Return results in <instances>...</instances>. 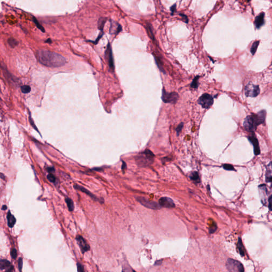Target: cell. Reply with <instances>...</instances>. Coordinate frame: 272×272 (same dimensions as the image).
Segmentation results:
<instances>
[{
  "mask_svg": "<svg viewBox=\"0 0 272 272\" xmlns=\"http://www.w3.org/2000/svg\"><path fill=\"white\" fill-rule=\"evenodd\" d=\"M37 57L41 64L48 67H60L67 62L66 58L61 54L46 50L37 51Z\"/></svg>",
  "mask_w": 272,
  "mask_h": 272,
  "instance_id": "6da1fadb",
  "label": "cell"
},
{
  "mask_svg": "<svg viewBox=\"0 0 272 272\" xmlns=\"http://www.w3.org/2000/svg\"><path fill=\"white\" fill-rule=\"evenodd\" d=\"M266 115L265 110H262L257 114L252 113L245 118L243 122V126L245 130L254 133L259 124L264 123Z\"/></svg>",
  "mask_w": 272,
  "mask_h": 272,
  "instance_id": "7a4b0ae2",
  "label": "cell"
},
{
  "mask_svg": "<svg viewBox=\"0 0 272 272\" xmlns=\"http://www.w3.org/2000/svg\"><path fill=\"white\" fill-rule=\"evenodd\" d=\"M155 155L151 151L146 149L136 157V163L141 167H145L153 163Z\"/></svg>",
  "mask_w": 272,
  "mask_h": 272,
  "instance_id": "3957f363",
  "label": "cell"
},
{
  "mask_svg": "<svg viewBox=\"0 0 272 272\" xmlns=\"http://www.w3.org/2000/svg\"><path fill=\"white\" fill-rule=\"evenodd\" d=\"M226 266L230 272H243L245 271L243 266L240 262L229 258L226 262Z\"/></svg>",
  "mask_w": 272,
  "mask_h": 272,
  "instance_id": "277c9868",
  "label": "cell"
},
{
  "mask_svg": "<svg viewBox=\"0 0 272 272\" xmlns=\"http://www.w3.org/2000/svg\"><path fill=\"white\" fill-rule=\"evenodd\" d=\"M179 98V95L177 92H168L163 89L162 99L165 103L175 104Z\"/></svg>",
  "mask_w": 272,
  "mask_h": 272,
  "instance_id": "5b68a950",
  "label": "cell"
},
{
  "mask_svg": "<svg viewBox=\"0 0 272 272\" xmlns=\"http://www.w3.org/2000/svg\"><path fill=\"white\" fill-rule=\"evenodd\" d=\"M245 95L247 97H257L260 93V89L258 85H254L252 83H249L245 86Z\"/></svg>",
  "mask_w": 272,
  "mask_h": 272,
  "instance_id": "8992f818",
  "label": "cell"
},
{
  "mask_svg": "<svg viewBox=\"0 0 272 272\" xmlns=\"http://www.w3.org/2000/svg\"><path fill=\"white\" fill-rule=\"evenodd\" d=\"M198 102L204 109H209L214 103L213 98L208 94H204L199 97Z\"/></svg>",
  "mask_w": 272,
  "mask_h": 272,
  "instance_id": "52a82bcc",
  "label": "cell"
},
{
  "mask_svg": "<svg viewBox=\"0 0 272 272\" xmlns=\"http://www.w3.org/2000/svg\"><path fill=\"white\" fill-rule=\"evenodd\" d=\"M137 200L143 206L147 207L149 209H160L161 207L159 204L153 201L149 200L148 199L144 197H139L137 198Z\"/></svg>",
  "mask_w": 272,
  "mask_h": 272,
  "instance_id": "ba28073f",
  "label": "cell"
},
{
  "mask_svg": "<svg viewBox=\"0 0 272 272\" xmlns=\"http://www.w3.org/2000/svg\"><path fill=\"white\" fill-rule=\"evenodd\" d=\"M159 205L162 207L168 208H172L175 207V204L173 202L172 199L168 197H162L159 200Z\"/></svg>",
  "mask_w": 272,
  "mask_h": 272,
  "instance_id": "9c48e42d",
  "label": "cell"
},
{
  "mask_svg": "<svg viewBox=\"0 0 272 272\" xmlns=\"http://www.w3.org/2000/svg\"><path fill=\"white\" fill-rule=\"evenodd\" d=\"M259 190L260 191V198H261L262 202L263 205H266V204H267L266 199L267 198L268 199H269L270 196H271V195H270V196L268 197V189H267V188L266 185H260V186H259Z\"/></svg>",
  "mask_w": 272,
  "mask_h": 272,
  "instance_id": "30bf717a",
  "label": "cell"
},
{
  "mask_svg": "<svg viewBox=\"0 0 272 272\" xmlns=\"http://www.w3.org/2000/svg\"><path fill=\"white\" fill-rule=\"evenodd\" d=\"M248 139L250 143L253 144L255 155H258L259 154H260V150L259 143L257 139L256 138L254 133H252V135L251 136L248 137Z\"/></svg>",
  "mask_w": 272,
  "mask_h": 272,
  "instance_id": "8fae6325",
  "label": "cell"
},
{
  "mask_svg": "<svg viewBox=\"0 0 272 272\" xmlns=\"http://www.w3.org/2000/svg\"><path fill=\"white\" fill-rule=\"evenodd\" d=\"M76 240L78 242V245L80 247V249L84 254L90 249V247L87 243L85 239L81 236H78L76 238Z\"/></svg>",
  "mask_w": 272,
  "mask_h": 272,
  "instance_id": "7c38bea8",
  "label": "cell"
},
{
  "mask_svg": "<svg viewBox=\"0 0 272 272\" xmlns=\"http://www.w3.org/2000/svg\"><path fill=\"white\" fill-rule=\"evenodd\" d=\"M106 55L108 59V62L109 64V68L112 70L114 69V61L113 58V54H112V49L111 47V45L109 43L107 45V49L106 51Z\"/></svg>",
  "mask_w": 272,
  "mask_h": 272,
  "instance_id": "4fadbf2b",
  "label": "cell"
},
{
  "mask_svg": "<svg viewBox=\"0 0 272 272\" xmlns=\"http://www.w3.org/2000/svg\"><path fill=\"white\" fill-rule=\"evenodd\" d=\"M264 17H265L264 12H261L259 15L256 17L254 24H255V27L257 29H259L260 27L262 26L265 24Z\"/></svg>",
  "mask_w": 272,
  "mask_h": 272,
  "instance_id": "5bb4252c",
  "label": "cell"
},
{
  "mask_svg": "<svg viewBox=\"0 0 272 272\" xmlns=\"http://www.w3.org/2000/svg\"><path fill=\"white\" fill-rule=\"evenodd\" d=\"M74 188H75V189H76L79 190H80L81 191L84 192L85 194H87L88 196H89V197H91V198H92V199H94V200L98 201V202L101 203V200H100V199L97 198V197L95 196V195H94V194H92V193L89 192V191H88L87 189H86L85 188L81 187V186H80L79 185H75V186H74Z\"/></svg>",
  "mask_w": 272,
  "mask_h": 272,
  "instance_id": "9a60e30c",
  "label": "cell"
},
{
  "mask_svg": "<svg viewBox=\"0 0 272 272\" xmlns=\"http://www.w3.org/2000/svg\"><path fill=\"white\" fill-rule=\"evenodd\" d=\"M117 24V22H112V21L111 22V27H110V29H109V32H110L111 34L118 35L120 32H121L122 28V26L120 24H118V26L116 27V28H115Z\"/></svg>",
  "mask_w": 272,
  "mask_h": 272,
  "instance_id": "2e32d148",
  "label": "cell"
},
{
  "mask_svg": "<svg viewBox=\"0 0 272 272\" xmlns=\"http://www.w3.org/2000/svg\"><path fill=\"white\" fill-rule=\"evenodd\" d=\"M7 224L10 228H12L15 225L16 222V219L13 215L11 214L10 211H9L7 215Z\"/></svg>",
  "mask_w": 272,
  "mask_h": 272,
  "instance_id": "e0dca14e",
  "label": "cell"
},
{
  "mask_svg": "<svg viewBox=\"0 0 272 272\" xmlns=\"http://www.w3.org/2000/svg\"><path fill=\"white\" fill-rule=\"evenodd\" d=\"M11 266V263L9 261L6 259H1L0 260V270H6L7 272V270Z\"/></svg>",
  "mask_w": 272,
  "mask_h": 272,
  "instance_id": "ac0fdd59",
  "label": "cell"
},
{
  "mask_svg": "<svg viewBox=\"0 0 272 272\" xmlns=\"http://www.w3.org/2000/svg\"><path fill=\"white\" fill-rule=\"evenodd\" d=\"M272 165L271 162H270V164L268 165V169L267 170L266 174V182H269L271 183L272 182Z\"/></svg>",
  "mask_w": 272,
  "mask_h": 272,
  "instance_id": "d6986e66",
  "label": "cell"
},
{
  "mask_svg": "<svg viewBox=\"0 0 272 272\" xmlns=\"http://www.w3.org/2000/svg\"><path fill=\"white\" fill-rule=\"evenodd\" d=\"M238 249L239 252L240 253L241 256H245V248L243 247V244L242 242V240L240 238H239L238 242Z\"/></svg>",
  "mask_w": 272,
  "mask_h": 272,
  "instance_id": "ffe728a7",
  "label": "cell"
},
{
  "mask_svg": "<svg viewBox=\"0 0 272 272\" xmlns=\"http://www.w3.org/2000/svg\"><path fill=\"white\" fill-rule=\"evenodd\" d=\"M189 177L191 180H192V181H194L195 183H199L200 181L199 174H198V173L196 171L191 173Z\"/></svg>",
  "mask_w": 272,
  "mask_h": 272,
  "instance_id": "44dd1931",
  "label": "cell"
},
{
  "mask_svg": "<svg viewBox=\"0 0 272 272\" xmlns=\"http://www.w3.org/2000/svg\"><path fill=\"white\" fill-rule=\"evenodd\" d=\"M107 20L106 18H104V17H101L99 19L98 22V29L101 30V31H103V29L104 27L105 24Z\"/></svg>",
  "mask_w": 272,
  "mask_h": 272,
  "instance_id": "7402d4cb",
  "label": "cell"
},
{
  "mask_svg": "<svg viewBox=\"0 0 272 272\" xmlns=\"http://www.w3.org/2000/svg\"><path fill=\"white\" fill-rule=\"evenodd\" d=\"M66 202L67 204V206H68L69 211H73V210H74V208H75V206H74L73 201L70 198H67L66 199Z\"/></svg>",
  "mask_w": 272,
  "mask_h": 272,
  "instance_id": "603a6c76",
  "label": "cell"
},
{
  "mask_svg": "<svg viewBox=\"0 0 272 272\" xmlns=\"http://www.w3.org/2000/svg\"><path fill=\"white\" fill-rule=\"evenodd\" d=\"M259 44V41H256L252 45V46L250 49V52L253 55H254L256 53Z\"/></svg>",
  "mask_w": 272,
  "mask_h": 272,
  "instance_id": "cb8c5ba5",
  "label": "cell"
},
{
  "mask_svg": "<svg viewBox=\"0 0 272 272\" xmlns=\"http://www.w3.org/2000/svg\"><path fill=\"white\" fill-rule=\"evenodd\" d=\"M8 43H9V45H10L11 47L14 48V47H15L18 45V42L17 41V40H16V39H14V38H10L8 39Z\"/></svg>",
  "mask_w": 272,
  "mask_h": 272,
  "instance_id": "d4e9b609",
  "label": "cell"
},
{
  "mask_svg": "<svg viewBox=\"0 0 272 272\" xmlns=\"http://www.w3.org/2000/svg\"><path fill=\"white\" fill-rule=\"evenodd\" d=\"M21 90L23 93L27 94L29 93L31 90V88L28 85H24L21 87Z\"/></svg>",
  "mask_w": 272,
  "mask_h": 272,
  "instance_id": "484cf974",
  "label": "cell"
},
{
  "mask_svg": "<svg viewBox=\"0 0 272 272\" xmlns=\"http://www.w3.org/2000/svg\"><path fill=\"white\" fill-rule=\"evenodd\" d=\"M199 77V76H197L194 78V79L193 80L192 83L191 84V87L193 88H197L198 87Z\"/></svg>",
  "mask_w": 272,
  "mask_h": 272,
  "instance_id": "4316f807",
  "label": "cell"
},
{
  "mask_svg": "<svg viewBox=\"0 0 272 272\" xmlns=\"http://www.w3.org/2000/svg\"><path fill=\"white\" fill-rule=\"evenodd\" d=\"M216 230H217V225H216V223L213 222V223L211 224V226L209 227V233H214L216 231Z\"/></svg>",
  "mask_w": 272,
  "mask_h": 272,
  "instance_id": "83f0119b",
  "label": "cell"
},
{
  "mask_svg": "<svg viewBox=\"0 0 272 272\" xmlns=\"http://www.w3.org/2000/svg\"><path fill=\"white\" fill-rule=\"evenodd\" d=\"M33 20H34V22H35V24L36 25L37 28H38V29H40L42 32H45L44 28L41 26V24H39V22L37 21V20L35 18H33Z\"/></svg>",
  "mask_w": 272,
  "mask_h": 272,
  "instance_id": "f1b7e54d",
  "label": "cell"
},
{
  "mask_svg": "<svg viewBox=\"0 0 272 272\" xmlns=\"http://www.w3.org/2000/svg\"><path fill=\"white\" fill-rule=\"evenodd\" d=\"M223 168L225 170H228V171H235L234 168H233V166L230 164H224L223 165Z\"/></svg>",
  "mask_w": 272,
  "mask_h": 272,
  "instance_id": "f546056e",
  "label": "cell"
},
{
  "mask_svg": "<svg viewBox=\"0 0 272 272\" xmlns=\"http://www.w3.org/2000/svg\"><path fill=\"white\" fill-rule=\"evenodd\" d=\"M29 122H30V124L32 125V126H33V128H34L35 130H36V131H38V132H39V131H38V129H37V128L36 126V125H35V123H34V121H33V119L32 118V117H31V114L30 113V112H29Z\"/></svg>",
  "mask_w": 272,
  "mask_h": 272,
  "instance_id": "4dcf8cb0",
  "label": "cell"
},
{
  "mask_svg": "<svg viewBox=\"0 0 272 272\" xmlns=\"http://www.w3.org/2000/svg\"><path fill=\"white\" fill-rule=\"evenodd\" d=\"M47 177L50 182H53V183H55L56 182V178L52 174H49V175H47Z\"/></svg>",
  "mask_w": 272,
  "mask_h": 272,
  "instance_id": "1f68e13d",
  "label": "cell"
},
{
  "mask_svg": "<svg viewBox=\"0 0 272 272\" xmlns=\"http://www.w3.org/2000/svg\"><path fill=\"white\" fill-rule=\"evenodd\" d=\"M183 123H181L180 124L178 125L177 128H176V131H177V136H179V135L180 134V132L182 131V128H183Z\"/></svg>",
  "mask_w": 272,
  "mask_h": 272,
  "instance_id": "d6a6232c",
  "label": "cell"
},
{
  "mask_svg": "<svg viewBox=\"0 0 272 272\" xmlns=\"http://www.w3.org/2000/svg\"><path fill=\"white\" fill-rule=\"evenodd\" d=\"M11 257H12L13 259H16L17 258V250H16V249L15 248H13V249H12V250H11Z\"/></svg>",
  "mask_w": 272,
  "mask_h": 272,
  "instance_id": "836d02e7",
  "label": "cell"
},
{
  "mask_svg": "<svg viewBox=\"0 0 272 272\" xmlns=\"http://www.w3.org/2000/svg\"><path fill=\"white\" fill-rule=\"evenodd\" d=\"M18 268L19 271H22V259L21 258H19V259L18 260Z\"/></svg>",
  "mask_w": 272,
  "mask_h": 272,
  "instance_id": "e575fe53",
  "label": "cell"
},
{
  "mask_svg": "<svg viewBox=\"0 0 272 272\" xmlns=\"http://www.w3.org/2000/svg\"><path fill=\"white\" fill-rule=\"evenodd\" d=\"M77 270H78V272H84V271L83 265L80 264V263H77Z\"/></svg>",
  "mask_w": 272,
  "mask_h": 272,
  "instance_id": "d590c367",
  "label": "cell"
},
{
  "mask_svg": "<svg viewBox=\"0 0 272 272\" xmlns=\"http://www.w3.org/2000/svg\"><path fill=\"white\" fill-rule=\"evenodd\" d=\"M176 7H177L176 4H174L172 6H171V7H170V10H171V11L172 12L171 15H173V13L174 12H175V11H176Z\"/></svg>",
  "mask_w": 272,
  "mask_h": 272,
  "instance_id": "8d00e7d4",
  "label": "cell"
},
{
  "mask_svg": "<svg viewBox=\"0 0 272 272\" xmlns=\"http://www.w3.org/2000/svg\"><path fill=\"white\" fill-rule=\"evenodd\" d=\"M180 16H181V17H182V18H183V21L185 23H188V17H187V16L184 15V14H182L181 13L180 14Z\"/></svg>",
  "mask_w": 272,
  "mask_h": 272,
  "instance_id": "74e56055",
  "label": "cell"
},
{
  "mask_svg": "<svg viewBox=\"0 0 272 272\" xmlns=\"http://www.w3.org/2000/svg\"><path fill=\"white\" fill-rule=\"evenodd\" d=\"M46 169H47V171L49 172H53L54 171V168H52H52H51V167H49V168H47Z\"/></svg>",
  "mask_w": 272,
  "mask_h": 272,
  "instance_id": "f35d334b",
  "label": "cell"
},
{
  "mask_svg": "<svg viewBox=\"0 0 272 272\" xmlns=\"http://www.w3.org/2000/svg\"><path fill=\"white\" fill-rule=\"evenodd\" d=\"M7 209V206L6 205H3L2 206V210H6Z\"/></svg>",
  "mask_w": 272,
  "mask_h": 272,
  "instance_id": "ab89813d",
  "label": "cell"
},
{
  "mask_svg": "<svg viewBox=\"0 0 272 272\" xmlns=\"http://www.w3.org/2000/svg\"><path fill=\"white\" fill-rule=\"evenodd\" d=\"M122 166H122V169H123V170H124L125 168H126V163H124V162H123V165H122Z\"/></svg>",
  "mask_w": 272,
  "mask_h": 272,
  "instance_id": "60d3db41",
  "label": "cell"
},
{
  "mask_svg": "<svg viewBox=\"0 0 272 272\" xmlns=\"http://www.w3.org/2000/svg\"><path fill=\"white\" fill-rule=\"evenodd\" d=\"M0 177H1L3 179H5V177L2 175V174H0Z\"/></svg>",
  "mask_w": 272,
  "mask_h": 272,
  "instance_id": "b9f144b4",
  "label": "cell"
},
{
  "mask_svg": "<svg viewBox=\"0 0 272 272\" xmlns=\"http://www.w3.org/2000/svg\"><path fill=\"white\" fill-rule=\"evenodd\" d=\"M46 42H47V43H51V42H52V41H51V39H48L47 40V41H46Z\"/></svg>",
  "mask_w": 272,
  "mask_h": 272,
  "instance_id": "7bdbcfd3",
  "label": "cell"
},
{
  "mask_svg": "<svg viewBox=\"0 0 272 272\" xmlns=\"http://www.w3.org/2000/svg\"><path fill=\"white\" fill-rule=\"evenodd\" d=\"M250 1H251V0H248V2H249Z\"/></svg>",
  "mask_w": 272,
  "mask_h": 272,
  "instance_id": "ee69618b",
  "label": "cell"
}]
</instances>
